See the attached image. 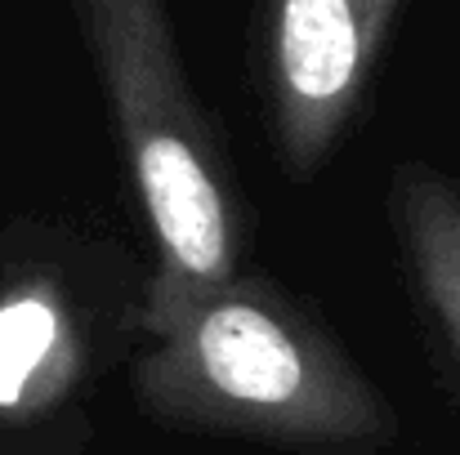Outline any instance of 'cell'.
<instances>
[{
  "label": "cell",
  "mask_w": 460,
  "mask_h": 455,
  "mask_svg": "<svg viewBox=\"0 0 460 455\" xmlns=\"http://www.w3.org/2000/svg\"><path fill=\"white\" fill-rule=\"evenodd\" d=\"M398 9L402 0H255V85L296 183L358 126Z\"/></svg>",
  "instance_id": "obj_4"
},
{
  "label": "cell",
  "mask_w": 460,
  "mask_h": 455,
  "mask_svg": "<svg viewBox=\"0 0 460 455\" xmlns=\"http://www.w3.org/2000/svg\"><path fill=\"white\" fill-rule=\"evenodd\" d=\"M389 223L411 300L460 362V183L429 161H402L389 183Z\"/></svg>",
  "instance_id": "obj_5"
},
{
  "label": "cell",
  "mask_w": 460,
  "mask_h": 455,
  "mask_svg": "<svg viewBox=\"0 0 460 455\" xmlns=\"http://www.w3.org/2000/svg\"><path fill=\"white\" fill-rule=\"evenodd\" d=\"M148 232L139 326L161 335L242 273L246 201L183 76L165 0H72Z\"/></svg>",
  "instance_id": "obj_1"
},
{
  "label": "cell",
  "mask_w": 460,
  "mask_h": 455,
  "mask_svg": "<svg viewBox=\"0 0 460 455\" xmlns=\"http://www.w3.org/2000/svg\"><path fill=\"white\" fill-rule=\"evenodd\" d=\"M156 339L161 348L144 362V384L156 398L269 424H349L367 416V398L326 330L291 291L246 268L188 303Z\"/></svg>",
  "instance_id": "obj_2"
},
{
  "label": "cell",
  "mask_w": 460,
  "mask_h": 455,
  "mask_svg": "<svg viewBox=\"0 0 460 455\" xmlns=\"http://www.w3.org/2000/svg\"><path fill=\"white\" fill-rule=\"evenodd\" d=\"M144 268L103 232L31 223L0 255V416L58 402L90 357L139 326Z\"/></svg>",
  "instance_id": "obj_3"
}]
</instances>
